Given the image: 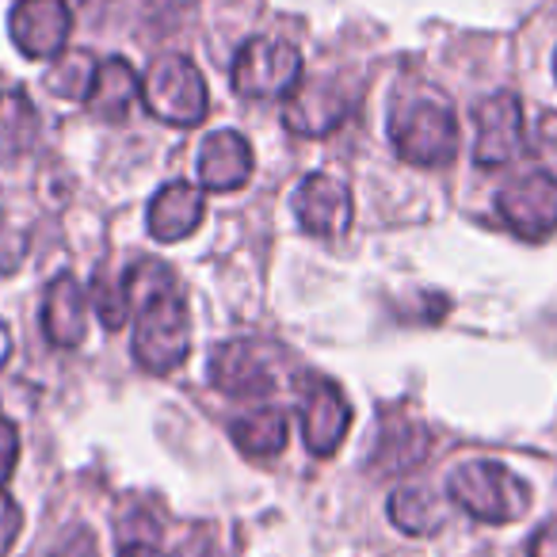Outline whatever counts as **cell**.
Listing matches in <instances>:
<instances>
[{"instance_id": "cell-1", "label": "cell", "mask_w": 557, "mask_h": 557, "mask_svg": "<svg viewBox=\"0 0 557 557\" xmlns=\"http://www.w3.org/2000/svg\"><path fill=\"white\" fill-rule=\"evenodd\" d=\"M131 290V318H134V359L141 371L172 374L191 351V313L187 298L180 295V283L169 263L138 260L126 271Z\"/></svg>"}, {"instance_id": "cell-2", "label": "cell", "mask_w": 557, "mask_h": 557, "mask_svg": "<svg viewBox=\"0 0 557 557\" xmlns=\"http://www.w3.org/2000/svg\"><path fill=\"white\" fill-rule=\"evenodd\" d=\"M397 157L417 169H443L458 153V119L443 96H409L389 115Z\"/></svg>"}, {"instance_id": "cell-3", "label": "cell", "mask_w": 557, "mask_h": 557, "mask_svg": "<svg viewBox=\"0 0 557 557\" xmlns=\"http://www.w3.org/2000/svg\"><path fill=\"white\" fill-rule=\"evenodd\" d=\"M447 496L481 523H516L531 508V485L500 462H462L450 470Z\"/></svg>"}, {"instance_id": "cell-4", "label": "cell", "mask_w": 557, "mask_h": 557, "mask_svg": "<svg viewBox=\"0 0 557 557\" xmlns=\"http://www.w3.org/2000/svg\"><path fill=\"white\" fill-rule=\"evenodd\" d=\"M141 103L153 119L169 126H199L210 111V92L202 73L195 70L191 58L184 54H164L149 65L141 77Z\"/></svg>"}, {"instance_id": "cell-5", "label": "cell", "mask_w": 557, "mask_h": 557, "mask_svg": "<svg viewBox=\"0 0 557 557\" xmlns=\"http://www.w3.org/2000/svg\"><path fill=\"white\" fill-rule=\"evenodd\" d=\"M302 81V54L295 42L275 35H256L237 50L233 92L245 100H287Z\"/></svg>"}, {"instance_id": "cell-6", "label": "cell", "mask_w": 557, "mask_h": 557, "mask_svg": "<svg viewBox=\"0 0 557 557\" xmlns=\"http://www.w3.org/2000/svg\"><path fill=\"white\" fill-rule=\"evenodd\" d=\"M207 374L230 397H268L283 382V351L263 341H225L210 356Z\"/></svg>"}, {"instance_id": "cell-7", "label": "cell", "mask_w": 557, "mask_h": 557, "mask_svg": "<svg viewBox=\"0 0 557 557\" xmlns=\"http://www.w3.org/2000/svg\"><path fill=\"white\" fill-rule=\"evenodd\" d=\"M473 123H478V141H473V161L481 169H508L519 161L527 149L523 131V108L519 96L493 92L473 108Z\"/></svg>"}, {"instance_id": "cell-8", "label": "cell", "mask_w": 557, "mask_h": 557, "mask_svg": "<svg viewBox=\"0 0 557 557\" xmlns=\"http://www.w3.org/2000/svg\"><path fill=\"white\" fill-rule=\"evenodd\" d=\"M73 32V12L65 0H16L9 16L12 47L35 62H54L65 54Z\"/></svg>"}, {"instance_id": "cell-9", "label": "cell", "mask_w": 557, "mask_h": 557, "mask_svg": "<svg viewBox=\"0 0 557 557\" xmlns=\"http://www.w3.org/2000/svg\"><path fill=\"white\" fill-rule=\"evenodd\" d=\"M298 397H302L298 424H302L306 447L318 458L336 455L351 428V405L344 397V389L329 379H306L298 382Z\"/></svg>"}, {"instance_id": "cell-10", "label": "cell", "mask_w": 557, "mask_h": 557, "mask_svg": "<svg viewBox=\"0 0 557 557\" xmlns=\"http://www.w3.org/2000/svg\"><path fill=\"white\" fill-rule=\"evenodd\" d=\"M496 210L523 240H546L557 233V184L546 172L511 180L496 195Z\"/></svg>"}, {"instance_id": "cell-11", "label": "cell", "mask_w": 557, "mask_h": 557, "mask_svg": "<svg viewBox=\"0 0 557 557\" xmlns=\"http://www.w3.org/2000/svg\"><path fill=\"white\" fill-rule=\"evenodd\" d=\"M351 92L333 77L298 81V88L283 103V126L302 138H325L351 115Z\"/></svg>"}, {"instance_id": "cell-12", "label": "cell", "mask_w": 557, "mask_h": 557, "mask_svg": "<svg viewBox=\"0 0 557 557\" xmlns=\"http://www.w3.org/2000/svg\"><path fill=\"white\" fill-rule=\"evenodd\" d=\"M432 455V432L409 417L405 409H386L379 424V440L371 450V473L389 478V473H409L417 470L424 458Z\"/></svg>"}, {"instance_id": "cell-13", "label": "cell", "mask_w": 557, "mask_h": 557, "mask_svg": "<svg viewBox=\"0 0 557 557\" xmlns=\"http://www.w3.org/2000/svg\"><path fill=\"white\" fill-rule=\"evenodd\" d=\"M295 218L313 237H341L351 225V191L344 180L313 172L295 191Z\"/></svg>"}, {"instance_id": "cell-14", "label": "cell", "mask_w": 557, "mask_h": 557, "mask_svg": "<svg viewBox=\"0 0 557 557\" xmlns=\"http://www.w3.org/2000/svg\"><path fill=\"white\" fill-rule=\"evenodd\" d=\"M202 214H207V195L195 184H187V180H172V184H164L161 191L149 199L146 222H149V233H153L161 245H172V240L191 237L202 225Z\"/></svg>"}, {"instance_id": "cell-15", "label": "cell", "mask_w": 557, "mask_h": 557, "mask_svg": "<svg viewBox=\"0 0 557 557\" xmlns=\"http://www.w3.org/2000/svg\"><path fill=\"white\" fill-rule=\"evenodd\" d=\"M252 146L237 131H214L199 149V180L207 191H237L252 180Z\"/></svg>"}, {"instance_id": "cell-16", "label": "cell", "mask_w": 557, "mask_h": 557, "mask_svg": "<svg viewBox=\"0 0 557 557\" xmlns=\"http://www.w3.org/2000/svg\"><path fill=\"white\" fill-rule=\"evenodd\" d=\"M88 295L73 275H58L42 302V333L54 348H81L88 336Z\"/></svg>"}, {"instance_id": "cell-17", "label": "cell", "mask_w": 557, "mask_h": 557, "mask_svg": "<svg viewBox=\"0 0 557 557\" xmlns=\"http://www.w3.org/2000/svg\"><path fill=\"white\" fill-rule=\"evenodd\" d=\"M141 96V81L134 73V65L126 58H103L96 65V77H92V88L85 96V108L92 111L96 119L103 123H123L131 103Z\"/></svg>"}, {"instance_id": "cell-18", "label": "cell", "mask_w": 557, "mask_h": 557, "mask_svg": "<svg viewBox=\"0 0 557 557\" xmlns=\"http://www.w3.org/2000/svg\"><path fill=\"white\" fill-rule=\"evenodd\" d=\"M230 432L240 455L275 458V455H283V447H287V440H290V420H287V412L275 409V405H256L252 412L233 420Z\"/></svg>"}, {"instance_id": "cell-19", "label": "cell", "mask_w": 557, "mask_h": 557, "mask_svg": "<svg viewBox=\"0 0 557 557\" xmlns=\"http://www.w3.org/2000/svg\"><path fill=\"white\" fill-rule=\"evenodd\" d=\"M389 519L405 534H432L447 523V504L424 485H405L389 496Z\"/></svg>"}, {"instance_id": "cell-20", "label": "cell", "mask_w": 557, "mask_h": 557, "mask_svg": "<svg viewBox=\"0 0 557 557\" xmlns=\"http://www.w3.org/2000/svg\"><path fill=\"white\" fill-rule=\"evenodd\" d=\"M96 65L100 62H92V54H85V50H65V54L54 58V65L47 70L42 85H47L58 100L85 103L88 88H92V77H96Z\"/></svg>"}, {"instance_id": "cell-21", "label": "cell", "mask_w": 557, "mask_h": 557, "mask_svg": "<svg viewBox=\"0 0 557 557\" xmlns=\"http://www.w3.org/2000/svg\"><path fill=\"white\" fill-rule=\"evenodd\" d=\"M88 302L96 306V313H100L108 329H123L126 318H131V290H126V278H119V283L100 278V283L92 287V298H88Z\"/></svg>"}, {"instance_id": "cell-22", "label": "cell", "mask_w": 557, "mask_h": 557, "mask_svg": "<svg viewBox=\"0 0 557 557\" xmlns=\"http://www.w3.org/2000/svg\"><path fill=\"white\" fill-rule=\"evenodd\" d=\"M534 157H539V172H546L549 180L557 184V111H546L534 126Z\"/></svg>"}, {"instance_id": "cell-23", "label": "cell", "mask_w": 557, "mask_h": 557, "mask_svg": "<svg viewBox=\"0 0 557 557\" xmlns=\"http://www.w3.org/2000/svg\"><path fill=\"white\" fill-rule=\"evenodd\" d=\"M20 527H24V511H20V504L12 500L9 493H0V557L16 546Z\"/></svg>"}, {"instance_id": "cell-24", "label": "cell", "mask_w": 557, "mask_h": 557, "mask_svg": "<svg viewBox=\"0 0 557 557\" xmlns=\"http://www.w3.org/2000/svg\"><path fill=\"white\" fill-rule=\"evenodd\" d=\"M16 462H20V432L12 420L0 417V488H4V481L12 478Z\"/></svg>"}, {"instance_id": "cell-25", "label": "cell", "mask_w": 557, "mask_h": 557, "mask_svg": "<svg viewBox=\"0 0 557 557\" xmlns=\"http://www.w3.org/2000/svg\"><path fill=\"white\" fill-rule=\"evenodd\" d=\"M119 557H169V554L157 546V539L141 534V539H123V546H119Z\"/></svg>"}, {"instance_id": "cell-26", "label": "cell", "mask_w": 557, "mask_h": 557, "mask_svg": "<svg viewBox=\"0 0 557 557\" xmlns=\"http://www.w3.org/2000/svg\"><path fill=\"white\" fill-rule=\"evenodd\" d=\"M54 557H100V549H96V539L88 531H77L70 542H65L62 549H58Z\"/></svg>"}, {"instance_id": "cell-27", "label": "cell", "mask_w": 557, "mask_h": 557, "mask_svg": "<svg viewBox=\"0 0 557 557\" xmlns=\"http://www.w3.org/2000/svg\"><path fill=\"white\" fill-rule=\"evenodd\" d=\"M531 557H557V519L546 523L531 542Z\"/></svg>"}, {"instance_id": "cell-28", "label": "cell", "mask_w": 557, "mask_h": 557, "mask_svg": "<svg viewBox=\"0 0 557 557\" xmlns=\"http://www.w3.org/2000/svg\"><path fill=\"white\" fill-rule=\"evenodd\" d=\"M9 356H12V336H9V325L0 321V367L9 363Z\"/></svg>"}, {"instance_id": "cell-29", "label": "cell", "mask_w": 557, "mask_h": 557, "mask_svg": "<svg viewBox=\"0 0 557 557\" xmlns=\"http://www.w3.org/2000/svg\"><path fill=\"white\" fill-rule=\"evenodd\" d=\"M554 70H557V58H554Z\"/></svg>"}]
</instances>
